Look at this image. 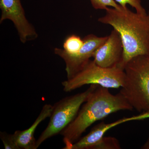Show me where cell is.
Segmentation results:
<instances>
[{"label":"cell","instance_id":"cell-5","mask_svg":"<svg viewBox=\"0 0 149 149\" xmlns=\"http://www.w3.org/2000/svg\"><path fill=\"white\" fill-rule=\"evenodd\" d=\"M124 70L118 66L104 68L90 60L73 77L62 83L63 91L70 92L86 85L95 84L104 88H121L125 80Z\"/></svg>","mask_w":149,"mask_h":149},{"label":"cell","instance_id":"cell-16","mask_svg":"<svg viewBox=\"0 0 149 149\" xmlns=\"http://www.w3.org/2000/svg\"><path fill=\"white\" fill-rule=\"evenodd\" d=\"M141 149H149V137L148 139L146 142L145 144L141 147Z\"/></svg>","mask_w":149,"mask_h":149},{"label":"cell","instance_id":"cell-15","mask_svg":"<svg viewBox=\"0 0 149 149\" xmlns=\"http://www.w3.org/2000/svg\"><path fill=\"white\" fill-rule=\"evenodd\" d=\"M0 137L5 149H19L14 139L13 134H9L6 132H1Z\"/></svg>","mask_w":149,"mask_h":149},{"label":"cell","instance_id":"cell-8","mask_svg":"<svg viewBox=\"0 0 149 149\" xmlns=\"http://www.w3.org/2000/svg\"><path fill=\"white\" fill-rule=\"evenodd\" d=\"M123 47L119 32L113 29L106 41L99 47L93 56V60L104 68H112L118 65L122 60Z\"/></svg>","mask_w":149,"mask_h":149},{"label":"cell","instance_id":"cell-12","mask_svg":"<svg viewBox=\"0 0 149 149\" xmlns=\"http://www.w3.org/2000/svg\"><path fill=\"white\" fill-rule=\"evenodd\" d=\"M120 143L116 138L104 136L93 146L92 149H120Z\"/></svg>","mask_w":149,"mask_h":149},{"label":"cell","instance_id":"cell-13","mask_svg":"<svg viewBox=\"0 0 149 149\" xmlns=\"http://www.w3.org/2000/svg\"><path fill=\"white\" fill-rule=\"evenodd\" d=\"M122 7L125 8L128 4L135 8L136 12L140 14L144 15L147 13L146 9L141 4V0H114Z\"/></svg>","mask_w":149,"mask_h":149},{"label":"cell","instance_id":"cell-6","mask_svg":"<svg viewBox=\"0 0 149 149\" xmlns=\"http://www.w3.org/2000/svg\"><path fill=\"white\" fill-rule=\"evenodd\" d=\"M108 36L99 37L90 34L83 39L84 43L82 47L77 53L69 54L62 49L55 48L54 52L61 57L65 62V70L67 79H70L85 66L93 57L97 49L100 47L107 39Z\"/></svg>","mask_w":149,"mask_h":149},{"label":"cell","instance_id":"cell-11","mask_svg":"<svg viewBox=\"0 0 149 149\" xmlns=\"http://www.w3.org/2000/svg\"><path fill=\"white\" fill-rule=\"evenodd\" d=\"M84 43L83 39L76 35H70L66 38L63 43V50L69 54L77 53L82 47Z\"/></svg>","mask_w":149,"mask_h":149},{"label":"cell","instance_id":"cell-1","mask_svg":"<svg viewBox=\"0 0 149 149\" xmlns=\"http://www.w3.org/2000/svg\"><path fill=\"white\" fill-rule=\"evenodd\" d=\"M105 10V15L99 18L98 21L112 26L122 39L123 55L118 66L124 70L133 58L149 55V11L140 14L121 6L118 9L108 7Z\"/></svg>","mask_w":149,"mask_h":149},{"label":"cell","instance_id":"cell-2","mask_svg":"<svg viewBox=\"0 0 149 149\" xmlns=\"http://www.w3.org/2000/svg\"><path fill=\"white\" fill-rule=\"evenodd\" d=\"M81 108L73 121L60 133L65 144L63 149H70L96 121L116 112L133 109L121 93L113 95L108 88L100 85L91 93Z\"/></svg>","mask_w":149,"mask_h":149},{"label":"cell","instance_id":"cell-4","mask_svg":"<svg viewBox=\"0 0 149 149\" xmlns=\"http://www.w3.org/2000/svg\"><path fill=\"white\" fill-rule=\"evenodd\" d=\"M98 86L91 85L86 91L66 97L54 104L49 122L36 142V149L46 140L60 134L73 121L82 105Z\"/></svg>","mask_w":149,"mask_h":149},{"label":"cell","instance_id":"cell-7","mask_svg":"<svg viewBox=\"0 0 149 149\" xmlns=\"http://www.w3.org/2000/svg\"><path fill=\"white\" fill-rule=\"evenodd\" d=\"M0 23L7 19L12 21L22 42L25 43L37 38L38 35L35 28L26 18L20 0H0Z\"/></svg>","mask_w":149,"mask_h":149},{"label":"cell","instance_id":"cell-10","mask_svg":"<svg viewBox=\"0 0 149 149\" xmlns=\"http://www.w3.org/2000/svg\"><path fill=\"white\" fill-rule=\"evenodd\" d=\"M53 109V105L46 104L35 122L28 129L16 130L13 134L15 141L19 149H36V142L34 135L37 126L43 120L50 117Z\"/></svg>","mask_w":149,"mask_h":149},{"label":"cell","instance_id":"cell-9","mask_svg":"<svg viewBox=\"0 0 149 149\" xmlns=\"http://www.w3.org/2000/svg\"><path fill=\"white\" fill-rule=\"evenodd\" d=\"M148 118L149 109L138 115L123 118L111 123L101 122L93 127L87 135L72 144L70 149H92L93 146L104 137L107 131L111 128L128 121L142 120Z\"/></svg>","mask_w":149,"mask_h":149},{"label":"cell","instance_id":"cell-3","mask_svg":"<svg viewBox=\"0 0 149 149\" xmlns=\"http://www.w3.org/2000/svg\"><path fill=\"white\" fill-rule=\"evenodd\" d=\"M124 84L120 93L139 112L149 109V55L137 56L124 68Z\"/></svg>","mask_w":149,"mask_h":149},{"label":"cell","instance_id":"cell-14","mask_svg":"<svg viewBox=\"0 0 149 149\" xmlns=\"http://www.w3.org/2000/svg\"><path fill=\"white\" fill-rule=\"evenodd\" d=\"M94 8L97 10H105L107 8L116 9L120 8V6L114 0H90Z\"/></svg>","mask_w":149,"mask_h":149}]
</instances>
